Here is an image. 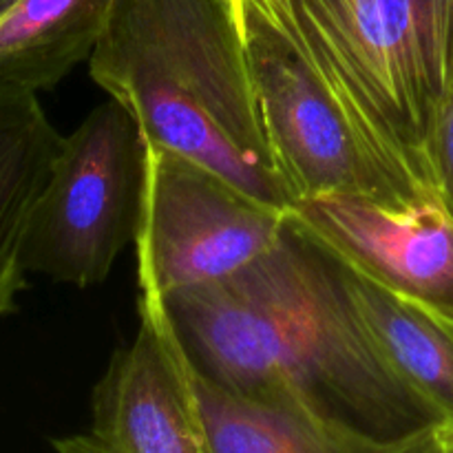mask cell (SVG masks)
Here are the masks:
<instances>
[{
	"label": "cell",
	"mask_w": 453,
	"mask_h": 453,
	"mask_svg": "<svg viewBox=\"0 0 453 453\" xmlns=\"http://www.w3.org/2000/svg\"><path fill=\"white\" fill-rule=\"evenodd\" d=\"M341 268L380 357L453 434V323L392 295L348 265Z\"/></svg>",
	"instance_id": "10"
},
{
	"label": "cell",
	"mask_w": 453,
	"mask_h": 453,
	"mask_svg": "<svg viewBox=\"0 0 453 453\" xmlns=\"http://www.w3.org/2000/svg\"><path fill=\"white\" fill-rule=\"evenodd\" d=\"M118 0H20L0 18V84L58 87L91 60Z\"/></svg>",
	"instance_id": "11"
},
{
	"label": "cell",
	"mask_w": 453,
	"mask_h": 453,
	"mask_svg": "<svg viewBox=\"0 0 453 453\" xmlns=\"http://www.w3.org/2000/svg\"><path fill=\"white\" fill-rule=\"evenodd\" d=\"M449 442H451V453H453V434L449 432Z\"/></svg>",
	"instance_id": "17"
},
{
	"label": "cell",
	"mask_w": 453,
	"mask_h": 453,
	"mask_svg": "<svg viewBox=\"0 0 453 453\" xmlns=\"http://www.w3.org/2000/svg\"><path fill=\"white\" fill-rule=\"evenodd\" d=\"M228 3L233 4L234 13H237L239 22H242V27H243V0H228Z\"/></svg>",
	"instance_id": "15"
},
{
	"label": "cell",
	"mask_w": 453,
	"mask_h": 453,
	"mask_svg": "<svg viewBox=\"0 0 453 453\" xmlns=\"http://www.w3.org/2000/svg\"><path fill=\"white\" fill-rule=\"evenodd\" d=\"M162 299L190 365L226 392L383 445L442 425L380 357L339 261L290 219L246 270Z\"/></svg>",
	"instance_id": "1"
},
{
	"label": "cell",
	"mask_w": 453,
	"mask_h": 453,
	"mask_svg": "<svg viewBox=\"0 0 453 453\" xmlns=\"http://www.w3.org/2000/svg\"><path fill=\"white\" fill-rule=\"evenodd\" d=\"M288 219L349 270L453 323V219L441 202L323 195L292 203Z\"/></svg>",
	"instance_id": "8"
},
{
	"label": "cell",
	"mask_w": 453,
	"mask_h": 453,
	"mask_svg": "<svg viewBox=\"0 0 453 453\" xmlns=\"http://www.w3.org/2000/svg\"><path fill=\"white\" fill-rule=\"evenodd\" d=\"M243 35L265 140L292 203L323 195L388 206L438 202L367 150L330 88L281 34L243 16Z\"/></svg>",
	"instance_id": "6"
},
{
	"label": "cell",
	"mask_w": 453,
	"mask_h": 453,
	"mask_svg": "<svg viewBox=\"0 0 453 453\" xmlns=\"http://www.w3.org/2000/svg\"><path fill=\"white\" fill-rule=\"evenodd\" d=\"M88 73L131 111L146 144L290 211L261 124L246 35L228 0H118Z\"/></svg>",
	"instance_id": "2"
},
{
	"label": "cell",
	"mask_w": 453,
	"mask_h": 453,
	"mask_svg": "<svg viewBox=\"0 0 453 453\" xmlns=\"http://www.w3.org/2000/svg\"><path fill=\"white\" fill-rule=\"evenodd\" d=\"M195 388L211 453H376L383 447L305 410L226 392L197 372Z\"/></svg>",
	"instance_id": "12"
},
{
	"label": "cell",
	"mask_w": 453,
	"mask_h": 453,
	"mask_svg": "<svg viewBox=\"0 0 453 453\" xmlns=\"http://www.w3.org/2000/svg\"><path fill=\"white\" fill-rule=\"evenodd\" d=\"M429 166H432L434 190L453 219V84L438 109L436 124L429 142Z\"/></svg>",
	"instance_id": "13"
},
{
	"label": "cell",
	"mask_w": 453,
	"mask_h": 453,
	"mask_svg": "<svg viewBox=\"0 0 453 453\" xmlns=\"http://www.w3.org/2000/svg\"><path fill=\"white\" fill-rule=\"evenodd\" d=\"M140 330L91 396V427L53 438L56 453H211L195 370L164 299L140 288Z\"/></svg>",
	"instance_id": "7"
},
{
	"label": "cell",
	"mask_w": 453,
	"mask_h": 453,
	"mask_svg": "<svg viewBox=\"0 0 453 453\" xmlns=\"http://www.w3.org/2000/svg\"><path fill=\"white\" fill-rule=\"evenodd\" d=\"M38 93L0 84V319L27 288V230L62 146Z\"/></svg>",
	"instance_id": "9"
},
{
	"label": "cell",
	"mask_w": 453,
	"mask_h": 453,
	"mask_svg": "<svg viewBox=\"0 0 453 453\" xmlns=\"http://www.w3.org/2000/svg\"><path fill=\"white\" fill-rule=\"evenodd\" d=\"M243 16L305 58L389 173L436 197L429 142L453 84V0H243Z\"/></svg>",
	"instance_id": "3"
},
{
	"label": "cell",
	"mask_w": 453,
	"mask_h": 453,
	"mask_svg": "<svg viewBox=\"0 0 453 453\" xmlns=\"http://www.w3.org/2000/svg\"><path fill=\"white\" fill-rule=\"evenodd\" d=\"M146 197V140L131 111L109 97L62 137L22 248L27 273L75 288L106 281L135 243Z\"/></svg>",
	"instance_id": "4"
},
{
	"label": "cell",
	"mask_w": 453,
	"mask_h": 453,
	"mask_svg": "<svg viewBox=\"0 0 453 453\" xmlns=\"http://www.w3.org/2000/svg\"><path fill=\"white\" fill-rule=\"evenodd\" d=\"M20 3V0H0V18L4 16V13L9 12V9L13 7V4H18Z\"/></svg>",
	"instance_id": "16"
},
{
	"label": "cell",
	"mask_w": 453,
	"mask_h": 453,
	"mask_svg": "<svg viewBox=\"0 0 453 453\" xmlns=\"http://www.w3.org/2000/svg\"><path fill=\"white\" fill-rule=\"evenodd\" d=\"M288 211L259 202L184 155L146 144L137 283L168 296L224 281L273 250Z\"/></svg>",
	"instance_id": "5"
},
{
	"label": "cell",
	"mask_w": 453,
	"mask_h": 453,
	"mask_svg": "<svg viewBox=\"0 0 453 453\" xmlns=\"http://www.w3.org/2000/svg\"><path fill=\"white\" fill-rule=\"evenodd\" d=\"M376 453H451L449 429L442 425H429L410 436L388 442Z\"/></svg>",
	"instance_id": "14"
}]
</instances>
